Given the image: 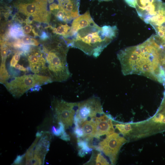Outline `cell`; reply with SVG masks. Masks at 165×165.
<instances>
[{"label": "cell", "instance_id": "obj_1", "mask_svg": "<svg viewBox=\"0 0 165 165\" xmlns=\"http://www.w3.org/2000/svg\"><path fill=\"white\" fill-rule=\"evenodd\" d=\"M117 57L124 75H143L160 82L165 80V73L160 65L162 48L155 35L140 44L120 50Z\"/></svg>", "mask_w": 165, "mask_h": 165}, {"label": "cell", "instance_id": "obj_2", "mask_svg": "<svg viewBox=\"0 0 165 165\" xmlns=\"http://www.w3.org/2000/svg\"><path fill=\"white\" fill-rule=\"evenodd\" d=\"M116 26H99L95 23L79 31L67 42L90 56L97 57L118 34Z\"/></svg>", "mask_w": 165, "mask_h": 165}, {"label": "cell", "instance_id": "obj_3", "mask_svg": "<svg viewBox=\"0 0 165 165\" xmlns=\"http://www.w3.org/2000/svg\"><path fill=\"white\" fill-rule=\"evenodd\" d=\"M70 47L63 38L56 39L48 46H43L42 52L45 60L44 75L53 82H62L71 76L67 61Z\"/></svg>", "mask_w": 165, "mask_h": 165}, {"label": "cell", "instance_id": "obj_4", "mask_svg": "<svg viewBox=\"0 0 165 165\" xmlns=\"http://www.w3.org/2000/svg\"><path fill=\"white\" fill-rule=\"evenodd\" d=\"M48 76L34 74L13 77L3 85L15 98H19L31 90L38 91L42 85L52 82Z\"/></svg>", "mask_w": 165, "mask_h": 165}, {"label": "cell", "instance_id": "obj_5", "mask_svg": "<svg viewBox=\"0 0 165 165\" xmlns=\"http://www.w3.org/2000/svg\"><path fill=\"white\" fill-rule=\"evenodd\" d=\"M50 136L48 132H38L36 138L26 153L21 155V163L26 165L43 164L50 146Z\"/></svg>", "mask_w": 165, "mask_h": 165}, {"label": "cell", "instance_id": "obj_6", "mask_svg": "<svg viewBox=\"0 0 165 165\" xmlns=\"http://www.w3.org/2000/svg\"><path fill=\"white\" fill-rule=\"evenodd\" d=\"M14 5L19 12L31 18L32 20L48 22L50 19V12L45 4L40 0H18Z\"/></svg>", "mask_w": 165, "mask_h": 165}, {"label": "cell", "instance_id": "obj_7", "mask_svg": "<svg viewBox=\"0 0 165 165\" xmlns=\"http://www.w3.org/2000/svg\"><path fill=\"white\" fill-rule=\"evenodd\" d=\"M104 113L100 98L93 96L78 102L74 118L75 126H79L86 120L100 117Z\"/></svg>", "mask_w": 165, "mask_h": 165}, {"label": "cell", "instance_id": "obj_8", "mask_svg": "<svg viewBox=\"0 0 165 165\" xmlns=\"http://www.w3.org/2000/svg\"><path fill=\"white\" fill-rule=\"evenodd\" d=\"M78 102H69L54 97L51 102V109L58 122H61L65 128L71 127L77 108Z\"/></svg>", "mask_w": 165, "mask_h": 165}, {"label": "cell", "instance_id": "obj_9", "mask_svg": "<svg viewBox=\"0 0 165 165\" xmlns=\"http://www.w3.org/2000/svg\"><path fill=\"white\" fill-rule=\"evenodd\" d=\"M126 141L125 139L120 136L118 134L113 133L107 135L94 148L99 151H102L109 157L114 163L121 147Z\"/></svg>", "mask_w": 165, "mask_h": 165}, {"label": "cell", "instance_id": "obj_10", "mask_svg": "<svg viewBox=\"0 0 165 165\" xmlns=\"http://www.w3.org/2000/svg\"><path fill=\"white\" fill-rule=\"evenodd\" d=\"M163 2L162 0H136L135 8L139 17L148 24L156 13Z\"/></svg>", "mask_w": 165, "mask_h": 165}, {"label": "cell", "instance_id": "obj_11", "mask_svg": "<svg viewBox=\"0 0 165 165\" xmlns=\"http://www.w3.org/2000/svg\"><path fill=\"white\" fill-rule=\"evenodd\" d=\"M27 55L31 71L34 74L43 75L45 60L40 48L35 49L31 47Z\"/></svg>", "mask_w": 165, "mask_h": 165}, {"label": "cell", "instance_id": "obj_12", "mask_svg": "<svg viewBox=\"0 0 165 165\" xmlns=\"http://www.w3.org/2000/svg\"><path fill=\"white\" fill-rule=\"evenodd\" d=\"M95 23L89 10L84 13L79 15L73 20L68 37L65 40L70 39L79 30Z\"/></svg>", "mask_w": 165, "mask_h": 165}, {"label": "cell", "instance_id": "obj_13", "mask_svg": "<svg viewBox=\"0 0 165 165\" xmlns=\"http://www.w3.org/2000/svg\"><path fill=\"white\" fill-rule=\"evenodd\" d=\"M114 131L112 121L105 113L99 117L97 125V130L95 137L99 138L105 135H108Z\"/></svg>", "mask_w": 165, "mask_h": 165}, {"label": "cell", "instance_id": "obj_14", "mask_svg": "<svg viewBox=\"0 0 165 165\" xmlns=\"http://www.w3.org/2000/svg\"><path fill=\"white\" fill-rule=\"evenodd\" d=\"M65 13L73 19L79 15L80 0H57Z\"/></svg>", "mask_w": 165, "mask_h": 165}, {"label": "cell", "instance_id": "obj_15", "mask_svg": "<svg viewBox=\"0 0 165 165\" xmlns=\"http://www.w3.org/2000/svg\"><path fill=\"white\" fill-rule=\"evenodd\" d=\"M97 122V119L95 117L86 120L82 124L81 128L86 141L95 137Z\"/></svg>", "mask_w": 165, "mask_h": 165}, {"label": "cell", "instance_id": "obj_16", "mask_svg": "<svg viewBox=\"0 0 165 165\" xmlns=\"http://www.w3.org/2000/svg\"><path fill=\"white\" fill-rule=\"evenodd\" d=\"M8 33L10 37L16 39H18L24 36L23 28L18 24H15L11 26Z\"/></svg>", "mask_w": 165, "mask_h": 165}, {"label": "cell", "instance_id": "obj_17", "mask_svg": "<svg viewBox=\"0 0 165 165\" xmlns=\"http://www.w3.org/2000/svg\"><path fill=\"white\" fill-rule=\"evenodd\" d=\"M51 28L53 33L58 35L62 36L64 38H65L68 36L71 29V26L67 24H59L57 26H56L53 27H51Z\"/></svg>", "mask_w": 165, "mask_h": 165}, {"label": "cell", "instance_id": "obj_18", "mask_svg": "<svg viewBox=\"0 0 165 165\" xmlns=\"http://www.w3.org/2000/svg\"><path fill=\"white\" fill-rule=\"evenodd\" d=\"M9 45L6 42H1V64H6V59L9 54Z\"/></svg>", "mask_w": 165, "mask_h": 165}, {"label": "cell", "instance_id": "obj_19", "mask_svg": "<svg viewBox=\"0 0 165 165\" xmlns=\"http://www.w3.org/2000/svg\"><path fill=\"white\" fill-rule=\"evenodd\" d=\"M10 75L6 68V64H1L0 65V82L4 84L10 78Z\"/></svg>", "mask_w": 165, "mask_h": 165}, {"label": "cell", "instance_id": "obj_20", "mask_svg": "<svg viewBox=\"0 0 165 165\" xmlns=\"http://www.w3.org/2000/svg\"><path fill=\"white\" fill-rule=\"evenodd\" d=\"M20 40L22 43L25 45L38 46L39 44L35 39L27 35L24 36Z\"/></svg>", "mask_w": 165, "mask_h": 165}, {"label": "cell", "instance_id": "obj_21", "mask_svg": "<svg viewBox=\"0 0 165 165\" xmlns=\"http://www.w3.org/2000/svg\"><path fill=\"white\" fill-rule=\"evenodd\" d=\"M58 127L56 128L53 126L52 128V132L53 134L57 136H61L65 132V127L64 124L61 122L58 123Z\"/></svg>", "mask_w": 165, "mask_h": 165}, {"label": "cell", "instance_id": "obj_22", "mask_svg": "<svg viewBox=\"0 0 165 165\" xmlns=\"http://www.w3.org/2000/svg\"><path fill=\"white\" fill-rule=\"evenodd\" d=\"M23 28L24 33L27 35L34 37L38 35L33 27L27 23L23 27Z\"/></svg>", "mask_w": 165, "mask_h": 165}, {"label": "cell", "instance_id": "obj_23", "mask_svg": "<svg viewBox=\"0 0 165 165\" xmlns=\"http://www.w3.org/2000/svg\"><path fill=\"white\" fill-rule=\"evenodd\" d=\"M22 54H23V53L21 51L18 50L15 52V54L13 56L10 61L9 64L10 67H14L20 60V55Z\"/></svg>", "mask_w": 165, "mask_h": 165}, {"label": "cell", "instance_id": "obj_24", "mask_svg": "<svg viewBox=\"0 0 165 165\" xmlns=\"http://www.w3.org/2000/svg\"><path fill=\"white\" fill-rule=\"evenodd\" d=\"M116 127L123 134L128 133L131 130V127L129 124H116Z\"/></svg>", "mask_w": 165, "mask_h": 165}, {"label": "cell", "instance_id": "obj_25", "mask_svg": "<svg viewBox=\"0 0 165 165\" xmlns=\"http://www.w3.org/2000/svg\"><path fill=\"white\" fill-rule=\"evenodd\" d=\"M77 144L79 147L85 150L87 153L90 152L92 151V148L90 147L86 141L78 139Z\"/></svg>", "mask_w": 165, "mask_h": 165}, {"label": "cell", "instance_id": "obj_26", "mask_svg": "<svg viewBox=\"0 0 165 165\" xmlns=\"http://www.w3.org/2000/svg\"><path fill=\"white\" fill-rule=\"evenodd\" d=\"M95 165H109V163L101 153L97 154L95 160Z\"/></svg>", "mask_w": 165, "mask_h": 165}, {"label": "cell", "instance_id": "obj_27", "mask_svg": "<svg viewBox=\"0 0 165 165\" xmlns=\"http://www.w3.org/2000/svg\"><path fill=\"white\" fill-rule=\"evenodd\" d=\"M156 35L163 42L165 43V27L157 29L156 31Z\"/></svg>", "mask_w": 165, "mask_h": 165}, {"label": "cell", "instance_id": "obj_28", "mask_svg": "<svg viewBox=\"0 0 165 165\" xmlns=\"http://www.w3.org/2000/svg\"><path fill=\"white\" fill-rule=\"evenodd\" d=\"M74 132L78 138L84 137V133L81 127L79 126L75 127L74 129Z\"/></svg>", "mask_w": 165, "mask_h": 165}, {"label": "cell", "instance_id": "obj_29", "mask_svg": "<svg viewBox=\"0 0 165 165\" xmlns=\"http://www.w3.org/2000/svg\"><path fill=\"white\" fill-rule=\"evenodd\" d=\"M14 68L16 70L24 72H26L28 71L27 68L24 67L23 65L19 64H17L15 65Z\"/></svg>", "mask_w": 165, "mask_h": 165}, {"label": "cell", "instance_id": "obj_30", "mask_svg": "<svg viewBox=\"0 0 165 165\" xmlns=\"http://www.w3.org/2000/svg\"><path fill=\"white\" fill-rule=\"evenodd\" d=\"M127 4L130 6L135 8L136 0H124Z\"/></svg>", "mask_w": 165, "mask_h": 165}, {"label": "cell", "instance_id": "obj_31", "mask_svg": "<svg viewBox=\"0 0 165 165\" xmlns=\"http://www.w3.org/2000/svg\"><path fill=\"white\" fill-rule=\"evenodd\" d=\"M60 138L66 141H69L70 140V136L65 132L61 135Z\"/></svg>", "mask_w": 165, "mask_h": 165}, {"label": "cell", "instance_id": "obj_32", "mask_svg": "<svg viewBox=\"0 0 165 165\" xmlns=\"http://www.w3.org/2000/svg\"><path fill=\"white\" fill-rule=\"evenodd\" d=\"M88 153L84 150L81 149L79 151L78 153L79 156L81 157H84L86 154Z\"/></svg>", "mask_w": 165, "mask_h": 165}, {"label": "cell", "instance_id": "obj_33", "mask_svg": "<svg viewBox=\"0 0 165 165\" xmlns=\"http://www.w3.org/2000/svg\"><path fill=\"white\" fill-rule=\"evenodd\" d=\"M48 37L47 34L44 32H43L41 35L40 36V38L42 40H45Z\"/></svg>", "mask_w": 165, "mask_h": 165}, {"label": "cell", "instance_id": "obj_34", "mask_svg": "<svg viewBox=\"0 0 165 165\" xmlns=\"http://www.w3.org/2000/svg\"><path fill=\"white\" fill-rule=\"evenodd\" d=\"M98 0L100 1H110L111 0Z\"/></svg>", "mask_w": 165, "mask_h": 165}]
</instances>
